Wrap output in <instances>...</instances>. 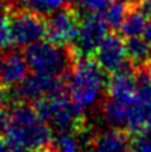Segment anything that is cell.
Segmentation results:
<instances>
[{
	"label": "cell",
	"mask_w": 151,
	"mask_h": 152,
	"mask_svg": "<svg viewBox=\"0 0 151 152\" xmlns=\"http://www.w3.org/2000/svg\"><path fill=\"white\" fill-rule=\"evenodd\" d=\"M3 132L11 152H43L52 141L51 127L30 103L11 104Z\"/></svg>",
	"instance_id": "1"
},
{
	"label": "cell",
	"mask_w": 151,
	"mask_h": 152,
	"mask_svg": "<svg viewBox=\"0 0 151 152\" xmlns=\"http://www.w3.org/2000/svg\"><path fill=\"white\" fill-rule=\"evenodd\" d=\"M106 89L105 71L97 62L82 56L72 65L69 72V99L82 111L99 103Z\"/></svg>",
	"instance_id": "2"
},
{
	"label": "cell",
	"mask_w": 151,
	"mask_h": 152,
	"mask_svg": "<svg viewBox=\"0 0 151 152\" xmlns=\"http://www.w3.org/2000/svg\"><path fill=\"white\" fill-rule=\"evenodd\" d=\"M24 56L30 69L43 75L64 76L72 69V49L68 45H60L51 41H37L26 47Z\"/></svg>",
	"instance_id": "3"
},
{
	"label": "cell",
	"mask_w": 151,
	"mask_h": 152,
	"mask_svg": "<svg viewBox=\"0 0 151 152\" xmlns=\"http://www.w3.org/2000/svg\"><path fill=\"white\" fill-rule=\"evenodd\" d=\"M32 106L35 107L40 117L57 131L76 130L83 115V111L72 103L65 92L40 99L38 102L32 103Z\"/></svg>",
	"instance_id": "4"
},
{
	"label": "cell",
	"mask_w": 151,
	"mask_h": 152,
	"mask_svg": "<svg viewBox=\"0 0 151 152\" xmlns=\"http://www.w3.org/2000/svg\"><path fill=\"white\" fill-rule=\"evenodd\" d=\"M65 92L64 77L54 75L35 73L26 76L20 83L6 89L7 103H35L40 99Z\"/></svg>",
	"instance_id": "5"
},
{
	"label": "cell",
	"mask_w": 151,
	"mask_h": 152,
	"mask_svg": "<svg viewBox=\"0 0 151 152\" xmlns=\"http://www.w3.org/2000/svg\"><path fill=\"white\" fill-rule=\"evenodd\" d=\"M9 27L11 45L16 48H26L47 35V23L44 16L27 9H9Z\"/></svg>",
	"instance_id": "6"
},
{
	"label": "cell",
	"mask_w": 151,
	"mask_h": 152,
	"mask_svg": "<svg viewBox=\"0 0 151 152\" xmlns=\"http://www.w3.org/2000/svg\"><path fill=\"white\" fill-rule=\"evenodd\" d=\"M108 35V24L100 13H89L79 21L78 33L74 39V51L81 56L95 54L99 44Z\"/></svg>",
	"instance_id": "7"
},
{
	"label": "cell",
	"mask_w": 151,
	"mask_h": 152,
	"mask_svg": "<svg viewBox=\"0 0 151 152\" xmlns=\"http://www.w3.org/2000/svg\"><path fill=\"white\" fill-rule=\"evenodd\" d=\"M45 23H47L45 38L48 41L60 45H69L74 42L78 33L79 18L75 11L71 9V6L51 13Z\"/></svg>",
	"instance_id": "8"
},
{
	"label": "cell",
	"mask_w": 151,
	"mask_h": 152,
	"mask_svg": "<svg viewBox=\"0 0 151 152\" xmlns=\"http://www.w3.org/2000/svg\"><path fill=\"white\" fill-rule=\"evenodd\" d=\"M95 54L97 65L109 73H114L126 68V64L129 61L126 52V44L122 37L116 34H110L103 38Z\"/></svg>",
	"instance_id": "9"
},
{
	"label": "cell",
	"mask_w": 151,
	"mask_h": 152,
	"mask_svg": "<svg viewBox=\"0 0 151 152\" xmlns=\"http://www.w3.org/2000/svg\"><path fill=\"white\" fill-rule=\"evenodd\" d=\"M30 66L24 54L10 49L0 54V86L4 89L14 86L28 75Z\"/></svg>",
	"instance_id": "10"
},
{
	"label": "cell",
	"mask_w": 151,
	"mask_h": 152,
	"mask_svg": "<svg viewBox=\"0 0 151 152\" xmlns=\"http://www.w3.org/2000/svg\"><path fill=\"white\" fill-rule=\"evenodd\" d=\"M109 97L117 100H129L136 96V75L127 68L112 73L108 83Z\"/></svg>",
	"instance_id": "11"
},
{
	"label": "cell",
	"mask_w": 151,
	"mask_h": 152,
	"mask_svg": "<svg viewBox=\"0 0 151 152\" xmlns=\"http://www.w3.org/2000/svg\"><path fill=\"white\" fill-rule=\"evenodd\" d=\"M93 152H131V144L120 128H112L95 138Z\"/></svg>",
	"instance_id": "12"
},
{
	"label": "cell",
	"mask_w": 151,
	"mask_h": 152,
	"mask_svg": "<svg viewBox=\"0 0 151 152\" xmlns=\"http://www.w3.org/2000/svg\"><path fill=\"white\" fill-rule=\"evenodd\" d=\"M74 1L75 0H6V10L27 9L45 17L62 7L72 6Z\"/></svg>",
	"instance_id": "13"
},
{
	"label": "cell",
	"mask_w": 151,
	"mask_h": 152,
	"mask_svg": "<svg viewBox=\"0 0 151 152\" xmlns=\"http://www.w3.org/2000/svg\"><path fill=\"white\" fill-rule=\"evenodd\" d=\"M147 20H148V16L138 6H136L134 9L127 11V14L124 17L123 23L120 26L122 34L126 38L140 37V35H143V31L146 28Z\"/></svg>",
	"instance_id": "14"
},
{
	"label": "cell",
	"mask_w": 151,
	"mask_h": 152,
	"mask_svg": "<svg viewBox=\"0 0 151 152\" xmlns=\"http://www.w3.org/2000/svg\"><path fill=\"white\" fill-rule=\"evenodd\" d=\"M126 52L129 58L134 65L143 66L148 64L151 59V47L148 45L144 38L141 37H131L126 41Z\"/></svg>",
	"instance_id": "15"
},
{
	"label": "cell",
	"mask_w": 151,
	"mask_h": 152,
	"mask_svg": "<svg viewBox=\"0 0 151 152\" xmlns=\"http://www.w3.org/2000/svg\"><path fill=\"white\" fill-rule=\"evenodd\" d=\"M49 148L54 152H82V142L75 130L58 131V134L52 137Z\"/></svg>",
	"instance_id": "16"
},
{
	"label": "cell",
	"mask_w": 151,
	"mask_h": 152,
	"mask_svg": "<svg viewBox=\"0 0 151 152\" xmlns=\"http://www.w3.org/2000/svg\"><path fill=\"white\" fill-rule=\"evenodd\" d=\"M127 11H129L127 0H112L108 7L100 13V16L103 17V20L108 24V27L117 30L122 26Z\"/></svg>",
	"instance_id": "17"
},
{
	"label": "cell",
	"mask_w": 151,
	"mask_h": 152,
	"mask_svg": "<svg viewBox=\"0 0 151 152\" xmlns=\"http://www.w3.org/2000/svg\"><path fill=\"white\" fill-rule=\"evenodd\" d=\"M131 152H151V131L138 134L131 144Z\"/></svg>",
	"instance_id": "18"
},
{
	"label": "cell",
	"mask_w": 151,
	"mask_h": 152,
	"mask_svg": "<svg viewBox=\"0 0 151 152\" xmlns=\"http://www.w3.org/2000/svg\"><path fill=\"white\" fill-rule=\"evenodd\" d=\"M76 1L88 13H102L112 0H76Z\"/></svg>",
	"instance_id": "19"
},
{
	"label": "cell",
	"mask_w": 151,
	"mask_h": 152,
	"mask_svg": "<svg viewBox=\"0 0 151 152\" xmlns=\"http://www.w3.org/2000/svg\"><path fill=\"white\" fill-rule=\"evenodd\" d=\"M11 45L10 27H9V17L7 14L0 13V48H7Z\"/></svg>",
	"instance_id": "20"
},
{
	"label": "cell",
	"mask_w": 151,
	"mask_h": 152,
	"mask_svg": "<svg viewBox=\"0 0 151 152\" xmlns=\"http://www.w3.org/2000/svg\"><path fill=\"white\" fill-rule=\"evenodd\" d=\"M7 120H9V110L6 109V106H0V134L4 131Z\"/></svg>",
	"instance_id": "21"
},
{
	"label": "cell",
	"mask_w": 151,
	"mask_h": 152,
	"mask_svg": "<svg viewBox=\"0 0 151 152\" xmlns=\"http://www.w3.org/2000/svg\"><path fill=\"white\" fill-rule=\"evenodd\" d=\"M137 6L146 13L148 17H151V0H137Z\"/></svg>",
	"instance_id": "22"
},
{
	"label": "cell",
	"mask_w": 151,
	"mask_h": 152,
	"mask_svg": "<svg viewBox=\"0 0 151 152\" xmlns=\"http://www.w3.org/2000/svg\"><path fill=\"white\" fill-rule=\"evenodd\" d=\"M143 38L146 39L147 42H148V45L151 47V17H148V20H147L146 28L143 31Z\"/></svg>",
	"instance_id": "23"
},
{
	"label": "cell",
	"mask_w": 151,
	"mask_h": 152,
	"mask_svg": "<svg viewBox=\"0 0 151 152\" xmlns=\"http://www.w3.org/2000/svg\"><path fill=\"white\" fill-rule=\"evenodd\" d=\"M7 104V94H6V89L3 86H0V106Z\"/></svg>",
	"instance_id": "24"
},
{
	"label": "cell",
	"mask_w": 151,
	"mask_h": 152,
	"mask_svg": "<svg viewBox=\"0 0 151 152\" xmlns=\"http://www.w3.org/2000/svg\"><path fill=\"white\" fill-rule=\"evenodd\" d=\"M0 152H11L9 145H7V142H6V140L1 138V137H0Z\"/></svg>",
	"instance_id": "25"
},
{
	"label": "cell",
	"mask_w": 151,
	"mask_h": 152,
	"mask_svg": "<svg viewBox=\"0 0 151 152\" xmlns=\"http://www.w3.org/2000/svg\"><path fill=\"white\" fill-rule=\"evenodd\" d=\"M6 7V0H0V9Z\"/></svg>",
	"instance_id": "26"
},
{
	"label": "cell",
	"mask_w": 151,
	"mask_h": 152,
	"mask_svg": "<svg viewBox=\"0 0 151 152\" xmlns=\"http://www.w3.org/2000/svg\"><path fill=\"white\" fill-rule=\"evenodd\" d=\"M43 152H54V151H52L51 148H48V149H45V151H43Z\"/></svg>",
	"instance_id": "27"
},
{
	"label": "cell",
	"mask_w": 151,
	"mask_h": 152,
	"mask_svg": "<svg viewBox=\"0 0 151 152\" xmlns=\"http://www.w3.org/2000/svg\"><path fill=\"white\" fill-rule=\"evenodd\" d=\"M0 54H1V52H0Z\"/></svg>",
	"instance_id": "28"
}]
</instances>
